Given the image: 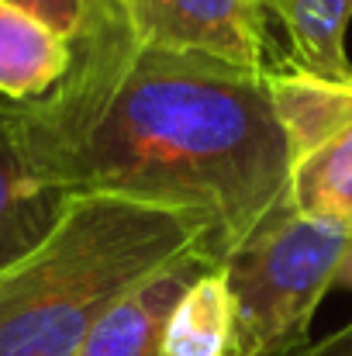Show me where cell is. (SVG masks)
I'll return each mask as SVG.
<instances>
[{
	"instance_id": "cell-3",
	"label": "cell",
	"mask_w": 352,
	"mask_h": 356,
	"mask_svg": "<svg viewBox=\"0 0 352 356\" xmlns=\"http://www.w3.org/2000/svg\"><path fill=\"white\" fill-rule=\"evenodd\" d=\"M342 229L276 208L221 263L235 308L232 356H294L349 245Z\"/></svg>"
},
{
	"instance_id": "cell-5",
	"label": "cell",
	"mask_w": 352,
	"mask_h": 356,
	"mask_svg": "<svg viewBox=\"0 0 352 356\" xmlns=\"http://www.w3.org/2000/svg\"><path fill=\"white\" fill-rule=\"evenodd\" d=\"M131 31L159 49L269 73L266 7L255 0H115Z\"/></svg>"
},
{
	"instance_id": "cell-12",
	"label": "cell",
	"mask_w": 352,
	"mask_h": 356,
	"mask_svg": "<svg viewBox=\"0 0 352 356\" xmlns=\"http://www.w3.org/2000/svg\"><path fill=\"white\" fill-rule=\"evenodd\" d=\"M294 356H352V325L339 329L335 336H328L318 346H304L301 353H294Z\"/></svg>"
},
{
	"instance_id": "cell-6",
	"label": "cell",
	"mask_w": 352,
	"mask_h": 356,
	"mask_svg": "<svg viewBox=\"0 0 352 356\" xmlns=\"http://www.w3.org/2000/svg\"><path fill=\"white\" fill-rule=\"evenodd\" d=\"M208 266H218V263L194 252L152 273L94 325L80 356H162V332H166L169 312Z\"/></svg>"
},
{
	"instance_id": "cell-1",
	"label": "cell",
	"mask_w": 352,
	"mask_h": 356,
	"mask_svg": "<svg viewBox=\"0 0 352 356\" xmlns=\"http://www.w3.org/2000/svg\"><path fill=\"white\" fill-rule=\"evenodd\" d=\"M0 108L52 187L190 211L221 263L287 204L266 73L149 45L115 0H94L69 70L45 97Z\"/></svg>"
},
{
	"instance_id": "cell-8",
	"label": "cell",
	"mask_w": 352,
	"mask_h": 356,
	"mask_svg": "<svg viewBox=\"0 0 352 356\" xmlns=\"http://www.w3.org/2000/svg\"><path fill=\"white\" fill-rule=\"evenodd\" d=\"M73 63V38L35 10L0 0V94L14 104L45 97Z\"/></svg>"
},
{
	"instance_id": "cell-9",
	"label": "cell",
	"mask_w": 352,
	"mask_h": 356,
	"mask_svg": "<svg viewBox=\"0 0 352 356\" xmlns=\"http://www.w3.org/2000/svg\"><path fill=\"white\" fill-rule=\"evenodd\" d=\"M235 308L225 266H208L176 301L162 332V356H232Z\"/></svg>"
},
{
	"instance_id": "cell-10",
	"label": "cell",
	"mask_w": 352,
	"mask_h": 356,
	"mask_svg": "<svg viewBox=\"0 0 352 356\" xmlns=\"http://www.w3.org/2000/svg\"><path fill=\"white\" fill-rule=\"evenodd\" d=\"M269 14L287 31L294 66L318 76H352L346 56L352 0H269Z\"/></svg>"
},
{
	"instance_id": "cell-4",
	"label": "cell",
	"mask_w": 352,
	"mask_h": 356,
	"mask_svg": "<svg viewBox=\"0 0 352 356\" xmlns=\"http://www.w3.org/2000/svg\"><path fill=\"white\" fill-rule=\"evenodd\" d=\"M266 83L287 149V204L352 236V76L280 63Z\"/></svg>"
},
{
	"instance_id": "cell-13",
	"label": "cell",
	"mask_w": 352,
	"mask_h": 356,
	"mask_svg": "<svg viewBox=\"0 0 352 356\" xmlns=\"http://www.w3.org/2000/svg\"><path fill=\"white\" fill-rule=\"evenodd\" d=\"M335 287H349V291H352V238H349V245H346V252H342V259H339V270H335Z\"/></svg>"
},
{
	"instance_id": "cell-2",
	"label": "cell",
	"mask_w": 352,
	"mask_h": 356,
	"mask_svg": "<svg viewBox=\"0 0 352 356\" xmlns=\"http://www.w3.org/2000/svg\"><path fill=\"white\" fill-rule=\"evenodd\" d=\"M194 252L221 263L190 211L117 194L69 197L52 232L0 270V356H80L124 294Z\"/></svg>"
},
{
	"instance_id": "cell-7",
	"label": "cell",
	"mask_w": 352,
	"mask_h": 356,
	"mask_svg": "<svg viewBox=\"0 0 352 356\" xmlns=\"http://www.w3.org/2000/svg\"><path fill=\"white\" fill-rule=\"evenodd\" d=\"M66 204L69 194L52 187L31 166L7 111L0 108V270L49 236Z\"/></svg>"
},
{
	"instance_id": "cell-14",
	"label": "cell",
	"mask_w": 352,
	"mask_h": 356,
	"mask_svg": "<svg viewBox=\"0 0 352 356\" xmlns=\"http://www.w3.org/2000/svg\"><path fill=\"white\" fill-rule=\"evenodd\" d=\"M255 3H262V7H266V10H269V0H255Z\"/></svg>"
},
{
	"instance_id": "cell-11",
	"label": "cell",
	"mask_w": 352,
	"mask_h": 356,
	"mask_svg": "<svg viewBox=\"0 0 352 356\" xmlns=\"http://www.w3.org/2000/svg\"><path fill=\"white\" fill-rule=\"evenodd\" d=\"M28 10H35L38 17H45L52 28H59L66 38H76L80 28L87 24V14L94 7V0H14Z\"/></svg>"
}]
</instances>
